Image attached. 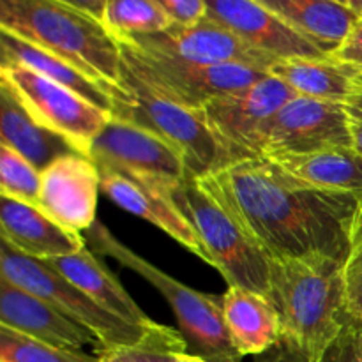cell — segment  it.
<instances>
[{"label":"cell","mask_w":362,"mask_h":362,"mask_svg":"<svg viewBox=\"0 0 362 362\" xmlns=\"http://www.w3.org/2000/svg\"><path fill=\"white\" fill-rule=\"evenodd\" d=\"M48 267L73 283L74 286L87 293L103 310L110 311L115 317L136 325H151L152 320L141 311L126 292L119 279L92 255L87 246L73 255L48 258L42 260Z\"/></svg>","instance_id":"obj_20"},{"label":"cell","mask_w":362,"mask_h":362,"mask_svg":"<svg viewBox=\"0 0 362 362\" xmlns=\"http://www.w3.org/2000/svg\"><path fill=\"white\" fill-rule=\"evenodd\" d=\"M0 362H99L98 356L60 350L0 324Z\"/></svg>","instance_id":"obj_27"},{"label":"cell","mask_w":362,"mask_h":362,"mask_svg":"<svg viewBox=\"0 0 362 362\" xmlns=\"http://www.w3.org/2000/svg\"><path fill=\"white\" fill-rule=\"evenodd\" d=\"M221 311L230 339L240 356H264L281 341V322L269 297L253 290L228 286Z\"/></svg>","instance_id":"obj_19"},{"label":"cell","mask_w":362,"mask_h":362,"mask_svg":"<svg viewBox=\"0 0 362 362\" xmlns=\"http://www.w3.org/2000/svg\"><path fill=\"white\" fill-rule=\"evenodd\" d=\"M175 25H194L205 18V0H154Z\"/></svg>","instance_id":"obj_32"},{"label":"cell","mask_w":362,"mask_h":362,"mask_svg":"<svg viewBox=\"0 0 362 362\" xmlns=\"http://www.w3.org/2000/svg\"><path fill=\"white\" fill-rule=\"evenodd\" d=\"M0 239L35 260L73 255L85 246L80 233L49 219L37 205L0 194Z\"/></svg>","instance_id":"obj_17"},{"label":"cell","mask_w":362,"mask_h":362,"mask_svg":"<svg viewBox=\"0 0 362 362\" xmlns=\"http://www.w3.org/2000/svg\"><path fill=\"white\" fill-rule=\"evenodd\" d=\"M0 276L34 293L67 318L87 327L101 341L103 350L134 349L145 345L166 325H136L103 310L87 293L67 281L42 260L27 257L0 239Z\"/></svg>","instance_id":"obj_7"},{"label":"cell","mask_w":362,"mask_h":362,"mask_svg":"<svg viewBox=\"0 0 362 362\" xmlns=\"http://www.w3.org/2000/svg\"><path fill=\"white\" fill-rule=\"evenodd\" d=\"M98 170H110L152 189H172L187 177L177 148L151 131L110 117L88 147Z\"/></svg>","instance_id":"obj_10"},{"label":"cell","mask_w":362,"mask_h":362,"mask_svg":"<svg viewBox=\"0 0 362 362\" xmlns=\"http://www.w3.org/2000/svg\"><path fill=\"white\" fill-rule=\"evenodd\" d=\"M101 173L92 159L69 154L41 172L37 207L62 228L83 235L95 223Z\"/></svg>","instance_id":"obj_14"},{"label":"cell","mask_w":362,"mask_h":362,"mask_svg":"<svg viewBox=\"0 0 362 362\" xmlns=\"http://www.w3.org/2000/svg\"><path fill=\"white\" fill-rule=\"evenodd\" d=\"M110 117L151 131L180 152L187 177H204L225 168V159L200 110L166 99L124 67L112 88Z\"/></svg>","instance_id":"obj_6"},{"label":"cell","mask_w":362,"mask_h":362,"mask_svg":"<svg viewBox=\"0 0 362 362\" xmlns=\"http://www.w3.org/2000/svg\"><path fill=\"white\" fill-rule=\"evenodd\" d=\"M336 2H339V4H341V0H336ZM343 6H345V4H343Z\"/></svg>","instance_id":"obj_40"},{"label":"cell","mask_w":362,"mask_h":362,"mask_svg":"<svg viewBox=\"0 0 362 362\" xmlns=\"http://www.w3.org/2000/svg\"><path fill=\"white\" fill-rule=\"evenodd\" d=\"M0 141L23 154L39 172L55 159L80 154L67 140L42 127L21 105L13 90L0 81Z\"/></svg>","instance_id":"obj_24"},{"label":"cell","mask_w":362,"mask_h":362,"mask_svg":"<svg viewBox=\"0 0 362 362\" xmlns=\"http://www.w3.org/2000/svg\"><path fill=\"white\" fill-rule=\"evenodd\" d=\"M101 23L120 41L165 30L172 25V20L154 0H108Z\"/></svg>","instance_id":"obj_26"},{"label":"cell","mask_w":362,"mask_h":362,"mask_svg":"<svg viewBox=\"0 0 362 362\" xmlns=\"http://www.w3.org/2000/svg\"><path fill=\"white\" fill-rule=\"evenodd\" d=\"M207 177L271 258L327 257L345 264L362 197L308 186L267 158L235 163Z\"/></svg>","instance_id":"obj_1"},{"label":"cell","mask_w":362,"mask_h":362,"mask_svg":"<svg viewBox=\"0 0 362 362\" xmlns=\"http://www.w3.org/2000/svg\"><path fill=\"white\" fill-rule=\"evenodd\" d=\"M299 182L362 197V156L350 148H331L306 156L271 159Z\"/></svg>","instance_id":"obj_25"},{"label":"cell","mask_w":362,"mask_h":362,"mask_svg":"<svg viewBox=\"0 0 362 362\" xmlns=\"http://www.w3.org/2000/svg\"><path fill=\"white\" fill-rule=\"evenodd\" d=\"M269 74L306 98L346 103L362 95L361 71L332 55L322 59H278Z\"/></svg>","instance_id":"obj_21"},{"label":"cell","mask_w":362,"mask_h":362,"mask_svg":"<svg viewBox=\"0 0 362 362\" xmlns=\"http://www.w3.org/2000/svg\"><path fill=\"white\" fill-rule=\"evenodd\" d=\"M0 28L67 60L99 83H120L119 42L85 11L60 0H0Z\"/></svg>","instance_id":"obj_3"},{"label":"cell","mask_w":362,"mask_h":362,"mask_svg":"<svg viewBox=\"0 0 362 362\" xmlns=\"http://www.w3.org/2000/svg\"><path fill=\"white\" fill-rule=\"evenodd\" d=\"M257 362H306L296 352L283 346L281 343L269 350L264 356H258ZM318 362H362V343L359 324L350 322L334 343L327 349Z\"/></svg>","instance_id":"obj_30"},{"label":"cell","mask_w":362,"mask_h":362,"mask_svg":"<svg viewBox=\"0 0 362 362\" xmlns=\"http://www.w3.org/2000/svg\"><path fill=\"white\" fill-rule=\"evenodd\" d=\"M92 250L119 262L122 267L147 279L172 306L179 324V332L187 345V354L207 362H240L243 356L235 350L226 329L221 311V297L202 293L177 281L120 243L103 223L95 221L83 233Z\"/></svg>","instance_id":"obj_5"},{"label":"cell","mask_w":362,"mask_h":362,"mask_svg":"<svg viewBox=\"0 0 362 362\" xmlns=\"http://www.w3.org/2000/svg\"><path fill=\"white\" fill-rule=\"evenodd\" d=\"M343 285L350 320L362 325V198L350 226L349 253L343 264Z\"/></svg>","instance_id":"obj_29"},{"label":"cell","mask_w":362,"mask_h":362,"mask_svg":"<svg viewBox=\"0 0 362 362\" xmlns=\"http://www.w3.org/2000/svg\"><path fill=\"white\" fill-rule=\"evenodd\" d=\"M269 299L281 322V345L318 362L350 324L343 262L327 257L271 258Z\"/></svg>","instance_id":"obj_2"},{"label":"cell","mask_w":362,"mask_h":362,"mask_svg":"<svg viewBox=\"0 0 362 362\" xmlns=\"http://www.w3.org/2000/svg\"><path fill=\"white\" fill-rule=\"evenodd\" d=\"M129 362H175L177 354L187 352L182 334L172 327H165L156 338L134 349H124Z\"/></svg>","instance_id":"obj_31"},{"label":"cell","mask_w":362,"mask_h":362,"mask_svg":"<svg viewBox=\"0 0 362 362\" xmlns=\"http://www.w3.org/2000/svg\"><path fill=\"white\" fill-rule=\"evenodd\" d=\"M166 194L193 228L205 262L218 269L228 286L269 297L271 257L219 197L211 179L186 177Z\"/></svg>","instance_id":"obj_4"},{"label":"cell","mask_w":362,"mask_h":362,"mask_svg":"<svg viewBox=\"0 0 362 362\" xmlns=\"http://www.w3.org/2000/svg\"><path fill=\"white\" fill-rule=\"evenodd\" d=\"M147 52L198 64H243L267 71L278 59L253 48L228 28L205 16L194 25H175L156 34L120 39Z\"/></svg>","instance_id":"obj_13"},{"label":"cell","mask_w":362,"mask_h":362,"mask_svg":"<svg viewBox=\"0 0 362 362\" xmlns=\"http://www.w3.org/2000/svg\"><path fill=\"white\" fill-rule=\"evenodd\" d=\"M64 4H69V6L76 7V9L85 11L90 16H94L95 20L103 21V14H105V7L108 0H60Z\"/></svg>","instance_id":"obj_35"},{"label":"cell","mask_w":362,"mask_h":362,"mask_svg":"<svg viewBox=\"0 0 362 362\" xmlns=\"http://www.w3.org/2000/svg\"><path fill=\"white\" fill-rule=\"evenodd\" d=\"M359 332H361V343H362V325H359Z\"/></svg>","instance_id":"obj_39"},{"label":"cell","mask_w":362,"mask_h":362,"mask_svg":"<svg viewBox=\"0 0 362 362\" xmlns=\"http://www.w3.org/2000/svg\"><path fill=\"white\" fill-rule=\"evenodd\" d=\"M0 324L60 350L83 352L85 346H95L103 352L101 341L87 327L76 324L34 293L13 285L2 276Z\"/></svg>","instance_id":"obj_16"},{"label":"cell","mask_w":362,"mask_h":362,"mask_svg":"<svg viewBox=\"0 0 362 362\" xmlns=\"http://www.w3.org/2000/svg\"><path fill=\"white\" fill-rule=\"evenodd\" d=\"M297 95L269 74L244 90L211 99L202 106L200 113L221 148L225 168L264 156L272 117Z\"/></svg>","instance_id":"obj_9"},{"label":"cell","mask_w":362,"mask_h":362,"mask_svg":"<svg viewBox=\"0 0 362 362\" xmlns=\"http://www.w3.org/2000/svg\"><path fill=\"white\" fill-rule=\"evenodd\" d=\"M343 106H345L346 122H349L352 148L362 156V95L349 99L346 103H343Z\"/></svg>","instance_id":"obj_34"},{"label":"cell","mask_w":362,"mask_h":362,"mask_svg":"<svg viewBox=\"0 0 362 362\" xmlns=\"http://www.w3.org/2000/svg\"><path fill=\"white\" fill-rule=\"evenodd\" d=\"M0 81L16 94L42 127L62 136L83 156H87L92 140L110 120L108 112L71 88L25 67L2 66Z\"/></svg>","instance_id":"obj_11"},{"label":"cell","mask_w":362,"mask_h":362,"mask_svg":"<svg viewBox=\"0 0 362 362\" xmlns=\"http://www.w3.org/2000/svg\"><path fill=\"white\" fill-rule=\"evenodd\" d=\"M269 11L281 18L288 27L313 42L325 55H332L354 25L359 14L336 0H258Z\"/></svg>","instance_id":"obj_23"},{"label":"cell","mask_w":362,"mask_h":362,"mask_svg":"<svg viewBox=\"0 0 362 362\" xmlns=\"http://www.w3.org/2000/svg\"><path fill=\"white\" fill-rule=\"evenodd\" d=\"M205 16L274 59L327 57L258 0H205Z\"/></svg>","instance_id":"obj_15"},{"label":"cell","mask_w":362,"mask_h":362,"mask_svg":"<svg viewBox=\"0 0 362 362\" xmlns=\"http://www.w3.org/2000/svg\"><path fill=\"white\" fill-rule=\"evenodd\" d=\"M2 66H20L30 69L71 88L105 112L110 113L112 110L113 87L92 80L67 60L0 28V67Z\"/></svg>","instance_id":"obj_22"},{"label":"cell","mask_w":362,"mask_h":362,"mask_svg":"<svg viewBox=\"0 0 362 362\" xmlns=\"http://www.w3.org/2000/svg\"><path fill=\"white\" fill-rule=\"evenodd\" d=\"M41 172L18 151L0 141V194L37 205Z\"/></svg>","instance_id":"obj_28"},{"label":"cell","mask_w":362,"mask_h":362,"mask_svg":"<svg viewBox=\"0 0 362 362\" xmlns=\"http://www.w3.org/2000/svg\"><path fill=\"white\" fill-rule=\"evenodd\" d=\"M332 57L350 64V66H354L362 73V16L359 18V21L354 25V28L350 30V34L346 35L343 45L332 53Z\"/></svg>","instance_id":"obj_33"},{"label":"cell","mask_w":362,"mask_h":362,"mask_svg":"<svg viewBox=\"0 0 362 362\" xmlns=\"http://www.w3.org/2000/svg\"><path fill=\"white\" fill-rule=\"evenodd\" d=\"M129 73L159 95L191 110L207 101L244 90L269 76L267 71L243 64H198L147 52L129 41H117Z\"/></svg>","instance_id":"obj_8"},{"label":"cell","mask_w":362,"mask_h":362,"mask_svg":"<svg viewBox=\"0 0 362 362\" xmlns=\"http://www.w3.org/2000/svg\"><path fill=\"white\" fill-rule=\"evenodd\" d=\"M99 362H129L127 359L124 349H115V350H103L98 354Z\"/></svg>","instance_id":"obj_36"},{"label":"cell","mask_w":362,"mask_h":362,"mask_svg":"<svg viewBox=\"0 0 362 362\" xmlns=\"http://www.w3.org/2000/svg\"><path fill=\"white\" fill-rule=\"evenodd\" d=\"M341 4H345L346 7H350V9L356 11L359 16H362V0H341Z\"/></svg>","instance_id":"obj_38"},{"label":"cell","mask_w":362,"mask_h":362,"mask_svg":"<svg viewBox=\"0 0 362 362\" xmlns=\"http://www.w3.org/2000/svg\"><path fill=\"white\" fill-rule=\"evenodd\" d=\"M99 173H101V191L113 204L161 228L172 239L205 262L204 250L193 228L172 204L166 189H151L134 182L129 177L110 170H99Z\"/></svg>","instance_id":"obj_18"},{"label":"cell","mask_w":362,"mask_h":362,"mask_svg":"<svg viewBox=\"0 0 362 362\" xmlns=\"http://www.w3.org/2000/svg\"><path fill=\"white\" fill-rule=\"evenodd\" d=\"M175 362H207V361H204L202 357L191 356V354L187 352H182V354H177Z\"/></svg>","instance_id":"obj_37"},{"label":"cell","mask_w":362,"mask_h":362,"mask_svg":"<svg viewBox=\"0 0 362 362\" xmlns=\"http://www.w3.org/2000/svg\"><path fill=\"white\" fill-rule=\"evenodd\" d=\"M350 147L343 103L297 95L272 117L262 158L278 159Z\"/></svg>","instance_id":"obj_12"}]
</instances>
